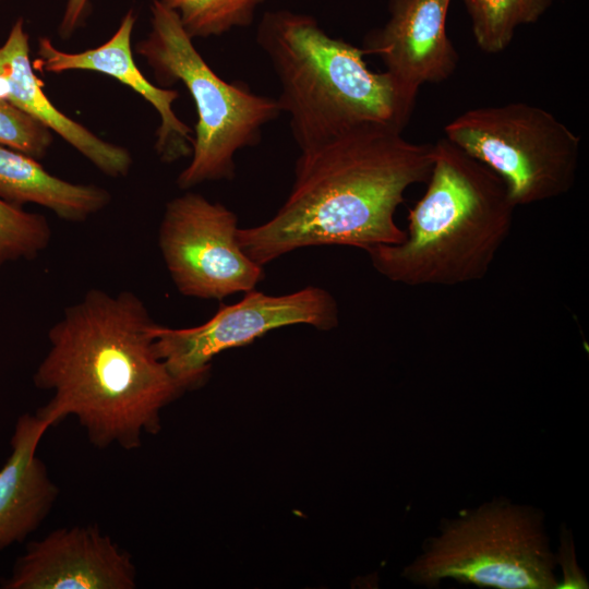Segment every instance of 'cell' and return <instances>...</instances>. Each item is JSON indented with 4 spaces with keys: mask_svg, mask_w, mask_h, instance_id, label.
I'll use <instances>...</instances> for the list:
<instances>
[{
    "mask_svg": "<svg viewBox=\"0 0 589 589\" xmlns=\"http://www.w3.org/2000/svg\"><path fill=\"white\" fill-rule=\"evenodd\" d=\"M555 567L542 513L501 498L446 519L402 575L425 587L455 579L496 589H552Z\"/></svg>",
    "mask_w": 589,
    "mask_h": 589,
    "instance_id": "6",
    "label": "cell"
},
{
    "mask_svg": "<svg viewBox=\"0 0 589 589\" xmlns=\"http://www.w3.org/2000/svg\"><path fill=\"white\" fill-rule=\"evenodd\" d=\"M450 1L389 0L387 22L365 35L362 49L378 56L385 71L417 94L424 84L443 83L459 62L446 28Z\"/></svg>",
    "mask_w": 589,
    "mask_h": 589,
    "instance_id": "11",
    "label": "cell"
},
{
    "mask_svg": "<svg viewBox=\"0 0 589 589\" xmlns=\"http://www.w3.org/2000/svg\"><path fill=\"white\" fill-rule=\"evenodd\" d=\"M110 200L101 187L58 178L37 159L0 145V201L7 204H37L63 220L80 223L103 211Z\"/></svg>",
    "mask_w": 589,
    "mask_h": 589,
    "instance_id": "15",
    "label": "cell"
},
{
    "mask_svg": "<svg viewBox=\"0 0 589 589\" xmlns=\"http://www.w3.org/2000/svg\"><path fill=\"white\" fill-rule=\"evenodd\" d=\"M3 589H134L131 554L97 525L52 530L27 543Z\"/></svg>",
    "mask_w": 589,
    "mask_h": 589,
    "instance_id": "10",
    "label": "cell"
},
{
    "mask_svg": "<svg viewBox=\"0 0 589 589\" xmlns=\"http://www.w3.org/2000/svg\"><path fill=\"white\" fill-rule=\"evenodd\" d=\"M50 429L38 414L16 420L11 453L0 469V551L21 543L49 516L60 490L37 456L43 435Z\"/></svg>",
    "mask_w": 589,
    "mask_h": 589,
    "instance_id": "14",
    "label": "cell"
},
{
    "mask_svg": "<svg viewBox=\"0 0 589 589\" xmlns=\"http://www.w3.org/2000/svg\"><path fill=\"white\" fill-rule=\"evenodd\" d=\"M52 144V132L40 122L0 98V145L43 158Z\"/></svg>",
    "mask_w": 589,
    "mask_h": 589,
    "instance_id": "18",
    "label": "cell"
},
{
    "mask_svg": "<svg viewBox=\"0 0 589 589\" xmlns=\"http://www.w3.org/2000/svg\"><path fill=\"white\" fill-rule=\"evenodd\" d=\"M157 323L135 293L88 290L48 332L34 384L49 426L75 417L98 449L134 450L161 429V410L185 390L156 353Z\"/></svg>",
    "mask_w": 589,
    "mask_h": 589,
    "instance_id": "1",
    "label": "cell"
},
{
    "mask_svg": "<svg viewBox=\"0 0 589 589\" xmlns=\"http://www.w3.org/2000/svg\"><path fill=\"white\" fill-rule=\"evenodd\" d=\"M425 183L409 209L406 239L366 251L374 269L410 287L482 280L513 226L516 206L505 183L445 136L434 144Z\"/></svg>",
    "mask_w": 589,
    "mask_h": 589,
    "instance_id": "4",
    "label": "cell"
},
{
    "mask_svg": "<svg viewBox=\"0 0 589 589\" xmlns=\"http://www.w3.org/2000/svg\"><path fill=\"white\" fill-rule=\"evenodd\" d=\"M256 43L279 80L277 101L300 152L364 125L404 131L410 121L418 94L386 71H371L362 48L327 35L314 17L268 11Z\"/></svg>",
    "mask_w": 589,
    "mask_h": 589,
    "instance_id": "3",
    "label": "cell"
},
{
    "mask_svg": "<svg viewBox=\"0 0 589 589\" xmlns=\"http://www.w3.org/2000/svg\"><path fill=\"white\" fill-rule=\"evenodd\" d=\"M564 536L560 555L556 556V565L562 567V580H558L556 588H588V581L576 563L572 537L567 532Z\"/></svg>",
    "mask_w": 589,
    "mask_h": 589,
    "instance_id": "20",
    "label": "cell"
},
{
    "mask_svg": "<svg viewBox=\"0 0 589 589\" xmlns=\"http://www.w3.org/2000/svg\"><path fill=\"white\" fill-rule=\"evenodd\" d=\"M29 57V37L23 17L14 21L0 46V98L40 122L112 178L125 177L132 166L130 152L107 142L61 112L47 97Z\"/></svg>",
    "mask_w": 589,
    "mask_h": 589,
    "instance_id": "13",
    "label": "cell"
},
{
    "mask_svg": "<svg viewBox=\"0 0 589 589\" xmlns=\"http://www.w3.org/2000/svg\"><path fill=\"white\" fill-rule=\"evenodd\" d=\"M136 14L129 10L115 34L103 45L81 52L62 51L50 38L40 37L34 69L48 73L85 70L106 74L133 89L157 111L160 124L156 131L155 149L160 160L173 163L192 154L194 134L175 112L173 104L179 97L177 89L153 84L136 65L131 37Z\"/></svg>",
    "mask_w": 589,
    "mask_h": 589,
    "instance_id": "12",
    "label": "cell"
},
{
    "mask_svg": "<svg viewBox=\"0 0 589 589\" xmlns=\"http://www.w3.org/2000/svg\"><path fill=\"white\" fill-rule=\"evenodd\" d=\"M265 0H161L179 17L194 38L219 36L235 27L252 24L255 11Z\"/></svg>",
    "mask_w": 589,
    "mask_h": 589,
    "instance_id": "17",
    "label": "cell"
},
{
    "mask_svg": "<svg viewBox=\"0 0 589 589\" xmlns=\"http://www.w3.org/2000/svg\"><path fill=\"white\" fill-rule=\"evenodd\" d=\"M444 132L502 179L516 207L561 197L576 182L580 137L539 106L516 101L472 108Z\"/></svg>",
    "mask_w": 589,
    "mask_h": 589,
    "instance_id": "7",
    "label": "cell"
},
{
    "mask_svg": "<svg viewBox=\"0 0 589 589\" xmlns=\"http://www.w3.org/2000/svg\"><path fill=\"white\" fill-rule=\"evenodd\" d=\"M135 51L159 84L181 82L195 105L192 158L178 176V187L188 190L206 181L233 179L236 153L257 145L263 127L280 116L277 99L253 93L242 81L223 80L161 0H153L151 31Z\"/></svg>",
    "mask_w": 589,
    "mask_h": 589,
    "instance_id": "5",
    "label": "cell"
},
{
    "mask_svg": "<svg viewBox=\"0 0 589 589\" xmlns=\"http://www.w3.org/2000/svg\"><path fill=\"white\" fill-rule=\"evenodd\" d=\"M238 218L220 203L195 192L169 201L158 245L178 291L187 297L221 300L247 292L264 278L238 239Z\"/></svg>",
    "mask_w": 589,
    "mask_h": 589,
    "instance_id": "9",
    "label": "cell"
},
{
    "mask_svg": "<svg viewBox=\"0 0 589 589\" xmlns=\"http://www.w3.org/2000/svg\"><path fill=\"white\" fill-rule=\"evenodd\" d=\"M433 160L434 144L374 124L302 151L286 202L268 221L239 228L238 242L261 266L305 247L401 243L396 209L411 185L428 181Z\"/></svg>",
    "mask_w": 589,
    "mask_h": 589,
    "instance_id": "2",
    "label": "cell"
},
{
    "mask_svg": "<svg viewBox=\"0 0 589 589\" xmlns=\"http://www.w3.org/2000/svg\"><path fill=\"white\" fill-rule=\"evenodd\" d=\"M338 315L336 300L320 287L309 286L283 296L252 289L232 305L220 304L201 325L170 328L156 324L154 346L159 359L187 392L206 382L211 362L221 351L251 344L269 330L293 324L329 330L338 325Z\"/></svg>",
    "mask_w": 589,
    "mask_h": 589,
    "instance_id": "8",
    "label": "cell"
},
{
    "mask_svg": "<svg viewBox=\"0 0 589 589\" xmlns=\"http://www.w3.org/2000/svg\"><path fill=\"white\" fill-rule=\"evenodd\" d=\"M91 0H67L58 27L62 39L70 38L82 26L88 13Z\"/></svg>",
    "mask_w": 589,
    "mask_h": 589,
    "instance_id": "21",
    "label": "cell"
},
{
    "mask_svg": "<svg viewBox=\"0 0 589 589\" xmlns=\"http://www.w3.org/2000/svg\"><path fill=\"white\" fill-rule=\"evenodd\" d=\"M32 226L31 213L0 201V254L21 245L29 235Z\"/></svg>",
    "mask_w": 589,
    "mask_h": 589,
    "instance_id": "19",
    "label": "cell"
},
{
    "mask_svg": "<svg viewBox=\"0 0 589 589\" xmlns=\"http://www.w3.org/2000/svg\"><path fill=\"white\" fill-rule=\"evenodd\" d=\"M474 41L486 53L507 49L516 29L536 23L553 0H461Z\"/></svg>",
    "mask_w": 589,
    "mask_h": 589,
    "instance_id": "16",
    "label": "cell"
}]
</instances>
